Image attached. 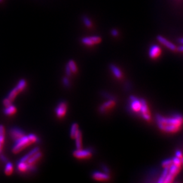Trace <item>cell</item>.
Listing matches in <instances>:
<instances>
[{
  "label": "cell",
  "instance_id": "cell-23",
  "mask_svg": "<svg viewBox=\"0 0 183 183\" xmlns=\"http://www.w3.org/2000/svg\"><path fill=\"white\" fill-rule=\"evenodd\" d=\"M173 164V163L172 158H168L162 161L161 165L163 168H169Z\"/></svg>",
  "mask_w": 183,
  "mask_h": 183
},
{
  "label": "cell",
  "instance_id": "cell-31",
  "mask_svg": "<svg viewBox=\"0 0 183 183\" xmlns=\"http://www.w3.org/2000/svg\"><path fill=\"white\" fill-rule=\"evenodd\" d=\"M0 159L1 160V161H2V162H4V163H7V159L6 158V157L4 156V155H2V154H1L0 155Z\"/></svg>",
  "mask_w": 183,
  "mask_h": 183
},
{
  "label": "cell",
  "instance_id": "cell-33",
  "mask_svg": "<svg viewBox=\"0 0 183 183\" xmlns=\"http://www.w3.org/2000/svg\"><path fill=\"white\" fill-rule=\"evenodd\" d=\"M66 72H67V74L68 75V76H70L72 71H71V70H70L69 67L68 66V65H67V67H66Z\"/></svg>",
  "mask_w": 183,
  "mask_h": 183
},
{
  "label": "cell",
  "instance_id": "cell-1",
  "mask_svg": "<svg viewBox=\"0 0 183 183\" xmlns=\"http://www.w3.org/2000/svg\"><path fill=\"white\" fill-rule=\"evenodd\" d=\"M156 122L158 128L161 131L169 134L176 133L183 127V115L180 113H174L171 116H164L157 114Z\"/></svg>",
  "mask_w": 183,
  "mask_h": 183
},
{
  "label": "cell",
  "instance_id": "cell-27",
  "mask_svg": "<svg viewBox=\"0 0 183 183\" xmlns=\"http://www.w3.org/2000/svg\"><path fill=\"white\" fill-rule=\"evenodd\" d=\"M173 160V163L174 164L179 165V166H182V159L176 157H174L172 158Z\"/></svg>",
  "mask_w": 183,
  "mask_h": 183
},
{
  "label": "cell",
  "instance_id": "cell-16",
  "mask_svg": "<svg viewBox=\"0 0 183 183\" xmlns=\"http://www.w3.org/2000/svg\"><path fill=\"white\" fill-rule=\"evenodd\" d=\"M76 142V147L77 149H82V133L80 130L78 131V133L75 138Z\"/></svg>",
  "mask_w": 183,
  "mask_h": 183
},
{
  "label": "cell",
  "instance_id": "cell-6",
  "mask_svg": "<svg viewBox=\"0 0 183 183\" xmlns=\"http://www.w3.org/2000/svg\"><path fill=\"white\" fill-rule=\"evenodd\" d=\"M161 47L156 44L152 45L149 50V56L152 59H157L161 54Z\"/></svg>",
  "mask_w": 183,
  "mask_h": 183
},
{
  "label": "cell",
  "instance_id": "cell-25",
  "mask_svg": "<svg viewBox=\"0 0 183 183\" xmlns=\"http://www.w3.org/2000/svg\"><path fill=\"white\" fill-rule=\"evenodd\" d=\"M5 138V131L4 127L2 125H0V143L4 145Z\"/></svg>",
  "mask_w": 183,
  "mask_h": 183
},
{
  "label": "cell",
  "instance_id": "cell-8",
  "mask_svg": "<svg viewBox=\"0 0 183 183\" xmlns=\"http://www.w3.org/2000/svg\"><path fill=\"white\" fill-rule=\"evenodd\" d=\"M101 42V39L100 37L97 36H91V37H86L82 39V42L86 45V46H91L93 45H96L99 43H100Z\"/></svg>",
  "mask_w": 183,
  "mask_h": 183
},
{
  "label": "cell",
  "instance_id": "cell-38",
  "mask_svg": "<svg viewBox=\"0 0 183 183\" xmlns=\"http://www.w3.org/2000/svg\"><path fill=\"white\" fill-rule=\"evenodd\" d=\"M1 1H2V0H0V2H1Z\"/></svg>",
  "mask_w": 183,
  "mask_h": 183
},
{
  "label": "cell",
  "instance_id": "cell-22",
  "mask_svg": "<svg viewBox=\"0 0 183 183\" xmlns=\"http://www.w3.org/2000/svg\"><path fill=\"white\" fill-rule=\"evenodd\" d=\"M13 171V164L10 163H7V164L5 168V174L7 176H10L12 174Z\"/></svg>",
  "mask_w": 183,
  "mask_h": 183
},
{
  "label": "cell",
  "instance_id": "cell-18",
  "mask_svg": "<svg viewBox=\"0 0 183 183\" xmlns=\"http://www.w3.org/2000/svg\"><path fill=\"white\" fill-rule=\"evenodd\" d=\"M39 151V148H36L34 149H33L29 154H28L27 155H26L25 157H24L23 158H22L20 161L21 162H26L31 157H32L33 155H35L36 153H37Z\"/></svg>",
  "mask_w": 183,
  "mask_h": 183
},
{
  "label": "cell",
  "instance_id": "cell-20",
  "mask_svg": "<svg viewBox=\"0 0 183 183\" xmlns=\"http://www.w3.org/2000/svg\"><path fill=\"white\" fill-rule=\"evenodd\" d=\"M20 91L18 90V89L16 87L15 89H14L11 91L10 92V93L8 95V98L13 102L14 101V100L15 99V97L17 96V95L20 92Z\"/></svg>",
  "mask_w": 183,
  "mask_h": 183
},
{
  "label": "cell",
  "instance_id": "cell-5",
  "mask_svg": "<svg viewBox=\"0 0 183 183\" xmlns=\"http://www.w3.org/2000/svg\"><path fill=\"white\" fill-rule=\"evenodd\" d=\"M10 135L13 141L17 142L25 136V133L19 128L13 127L10 130Z\"/></svg>",
  "mask_w": 183,
  "mask_h": 183
},
{
  "label": "cell",
  "instance_id": "cell-36",
  "mask_svg": "<svg viewBox=\"0 0 183 183\" xmlns=\"http://www.w3.org/2000/svg\"><path fill=\"white\" fill-rule=\"evenodd\" d=\"M180 42L182 43V45H183V38H182V39L180 40Z\"/></svg>",
  "mask_w": 183,
  "mask_h": 183
},
{
  "label": "cell",
  "instance_id": "cell-4",
  "mask_svg": "<svg viewBox=\"0 0 183 183\" xmlns=\"http://www.w3.org/2000/svg\"><path fill=\"white\" fill-rule=\"evenodd\" d=\"M130 106L131 110L134 113H140L141 108V100L139 99L135 96H130Z\"/></svg>",
  "mask_w": 183,
  "mask_h": 183
},
{
  "label": "cell",
  "instance_id": "cell-14",
  "mask_svg": "<svg viewBox=\"0 0 183 183\" xmlns=\"http://www.w3.org/2000/svg\"><path fill=\"white\" fill-rule=\"evenodd\" d=\"M182 166H179L177 165H175L173 164L170 167H169V171L168 174L171 175L172 176L176 177L177 175L179 173V172L181 170Z\"/></svg>",
  "mask_w": 183,
  "mask_h": 183
},
{
  "label": "cell",
  "instance_id": "cell-19",
  "mask_svg": "<svg viewBox=\"0 0 183 183\" xmlns=\"http://www.w3.org/2000/svg\"><path fill=\"white\" fill-rule=\"evenodd\" d=\"M79 131V126L77 123H74L72 125V130H71V138L73 139H75L77 133Z\"/></svg>",
  "mask_w": 183,
  "mask_h": 183
},
{
  "label": "cell",
  "instance_id": "cell-17",
  "mask_svg": "<svg viewBox=\"0 0 183 183\" xmlns=\"http://www.w3.org/2000/svg\"><path fill=\"white\" fill-rule=\"evenodd\" d=\"M4 113L6 115H8V116H11V115H13L16 112V108L15 106L10 105L8 107H7L4 110Z\"/></svg>",
  "mask_w": 183,
  "mask_h": 183
},
{
  "label": "cell",
  "instance_id": "cell-24",
  "mask_svg": "<svg viewBox=\"0 0 183 183\" xmlns=\"http://www.w3.org/2000/svg\"><path fill=\"white\" fill-rule=\"evenodd\" d=\"M68 66L69 67L72 72L73 73H76L77 71V68L76 67V64L75 62L73 61V60H70L69 62V64H68Z\"/></svg>",
  "mask_w": 183,
  "mask_h": 183
},
{
  "label": "cell",
  "instance_id": "cell-12",
  "mask_svg": "<svg viewBox=\"0 0 183 183\" xmlns=\"http://www.w3.org/2000/svg\"><path fill=\"white\" fill-rule=\"evenodd\" d=\"M115 105V101L112 99L104 104H103L100 107V111L101 113H105L109 111L110 109L113 108Z\"/></svg>",
  "mask_w": 183,
  "mask_h": 183
},
{
  "label": "cell",
  "instance_id": "cell-3",
  "mask_svg": "<svg viewBox=\"0 0 183 183\" xmlns=\"http://www.w3.org/2000/svg\"><path fill=\"white\" fill-rule=\"evenodd\" d=\"M140 100H141L142 105H141L140 113L144 120H145L146 121L149 122L151 120V114L149 107H148V103L145 99L142 98Z\"/></svg>",
  "mask_w": 183,
  "mask_h": 183
},
{
  "label": "cell",
  "instance_id": "cell-35",
  "mask_svg": "<svg viewBox=\"0 0 183 183\" xmlns=\"http://www.w3.org/2000/svg\"><path fill=\"white\" fill-rule=\"evenodd\" d=\"M64 83L66 86H67V85L69 84V81H68V80H67V78H64Z\"/></svg>",
  "mask_w": 183,
  "mask_h": 183
},
{
  "label": "cell",
  "instance_id": "cell-29",
  "mask_svg": "<svg viewBox=\"0 0 183 183\" xmlns=\"http://www.w3.org/2000/svg\"><path fill=\"white\" fill-rule=\"evenodd\" d=\"M11 103H12V101L7 97V98H5L4 100H3V104L4 105L7 107H8L10 106V105H11Z\"/></svg>",
  "mask_w": 183,
  "mask_h": 183
},
{
  "label": "cell",
  "instance_id": "cell-34",
  "mask_svg": "<svg viewBox=\"0 0 183 183\" xmlns=\"http://www.w3.org/2000/svg\"><path fill=\"white\" fill-rule=\"evenodd\" d=\"M102 168L104 170V171H105V173H106V174H108V173H109V170L106 167H105L104 165H102Z\"/></svg>",
  "mask_w": 183,
  "mask_h": 183
},
{
  "label": "cell",
  "instance_id": "cell-11",
  "mask_svg": "<svg viewBox=\"0 0 183 183\" xmlns=\"http://www.w3.org/2000/svg\"><path fill=\"white\" fill-rule=\"evenodd\" d=\"M92 177L94 180L100 182H107L110 180V177L107 174H103L99 172H94L92 174Z\"/></svg>",
  "mask_w": 183,
  "mask_h": 183
},
{
  "label": "cell",
  "instance_id": "cell-32",
  "mask_svg": "<svg viewBox=\"0 0 183 183\" xmlns=\"http://www.w3.org/2000/svg\"><path fill=\"white\" fill-rule=\"evenodd\" d=\"M111 34H112V35L114 36H117L118 35V31L117 30L114 29V30H112L111 31Z\"/></svg>",
  "mask_w": 183,
  "mask_h": 183
},
{
  "label": "cell",
  "instance_id": "cell-10",
  "mask_svg": "<svg viewBox=\"0 0 183 183\" xmlns=\"http://www.w3.org/2000/svg\"><path fill=\"white\" fill-rule=\"evenodd\" d=\"M67 109V103L65 102H60L55 110L57 116L59 118L63 117L66 113Z\"/></svg>",
  "mask_w": 183,
  "mask_h": 183
},
{
  "label": "cell",
  "instance_id": "cell-7",
  "mask_svg": "<svg viewBox=\"0 0 183 183\" xmlns=\"http://www.w3.org/2000/svg\"><path fill=\"white\" fill-rule=\"evenodd\" d=\"M157 39L158 42L162 45H164L165 47L168 48V49L172 51H176L177 50V47L176 45H174L173 43L171 42L169 40L166 39L162 36H158L157 37Z\"/></svg>",
  "mask_w": 183,
  "mask_h": 183
},
{
  "label": "cell",
  "instance_id": "cell-30",
  "mask_svg": "<svg viewBox=\"0 0 183 183\" xmlns=\"http://www.w3.org/2000/svg\"><path fill=\"white\" fill-rule=\"evenodd\" d=\"M175 157H177L179 158L182 159L183 157L182 152L181 151H180V150H177L176 152V156Z\"/></svg>",
  "mask_w": 183,
  "mask_h": 183
},
{
  "label": "cell",
  "instance_id": "cell-2",
  "mask_svg": "<svg viewBox=\"0 0 183 183\" xmlns=\"http://www.w3.org/2000/svg\"><path fill=\"white\" fill-rule=\"evenodd\" d=\"M38 141V138L35 135L31 134L29 136H25L19 141L15 142L16 143L13 148L12 151L14 154H17L29 145Z\"/></svg>",
  "mask_w": 183,
  "mask_h": 183
},
{
  "label": "cell",
  "instance_id": "cell-37",
  "mask_svg": "<svg viewBox=\"0 0 183 183\" xmlns=\"http://www.w3.org/2000/svg\"><path fill=\"white\" fill-rule=\"evenodd\" d=\"M182 164H183V157L182 158Z\"/></svg>",
  "mask_w": 183,
  "mask_h": 183
},
{
  "label": "cell",
  "instance_id": "cell-15",
  "mask_svg": "<svg viewBox=\"0 0 183 183\" xmlns=\"http://www.w3.org/2000/svg\"><path fill=\"white\" fill-rule=\"evenodd\" d=\"M110 68H111V70L112 72H113L114 75L117 78H122V74L121 71H120V70L118 67H117L115 65H110Z\"/></svg>",
  "mask_w": 183,
  "mask_h": 183
},
{
  "label": "cell",
  "instance_id": "cell-9",
  "mask_svg": "<svg viewBox=\"0 0 183 183\" xmlns=\"http://www.w3.org/2000/svg\"><path fill=\"white\" fill-rule=\"evenodd\" d=\"M73 155L78 159H89L92 157V153L89 150L77 149L73 152Z\"/></svg>",
  "mask_w": 183,
  "mask_h": 183
},
{
  "label": "cell",
  "instance_id": "cell-21",
  "mask_svg": "<svg viewBox=\"0 0 183 183\" xmlns=\"http://www.w3.org/2000/svg\"><path fill=\"white\" fill-rule=\"evenodd\" d=\"M168 171H169V168H164V170L161 175V176L159 177V179L158 181V183H164V182L168 173Z\"/></svg>",
  "mask_w": 183,
  "mask_h": 183
},
{
  "label": "cell",
  "instance_id": "cell-28",
  "mask_svg": "<svg viewBox=\"0 0 183 183\" xmlns=\"http://www.w3.org/2000/svg\"><path fill=\"white\" fill-rule=\"evenodd\" d=\"M83 22H84V23L85 24V25H86L87 27H91V20H90L88 17H83Z\"/></svg>",
  "mask_w": 183,
  "mask_h": 183
},
{
  "label": "cell",
  "instance_id": "cell-13",
  "mask_svg": "<svg viewBox=\"0 0 183 183\" xmlns=\"http://www.w3.org/2000/svg\"><path fill=\"white\" fill-rule=\"evenodd\" d=\"M42 157V154L41 152H38L35 155H33L32 157H31L26 162L27 164L30 165H35V164Z\"/></svg>",
  "mask_w": 183,
  "mask_h": 183
},
{
  "label": "cell",
  "instance_id": "cell-26",
  "mask_svg": "<svg viewBox=\"0 0 183 183\" xmlns=\"http://www.w3.org/2000/svg\"><path fill=\"white\" fill-rule=\"evenodd\" d=\"M26 86V81L24 80H21L19 81L18 85L17 86V87L18 89V90L20 91H22L25 87Z\"/></svg>",
  "mask_w": 183,
  "mask_h": 183
}]
</instances>
